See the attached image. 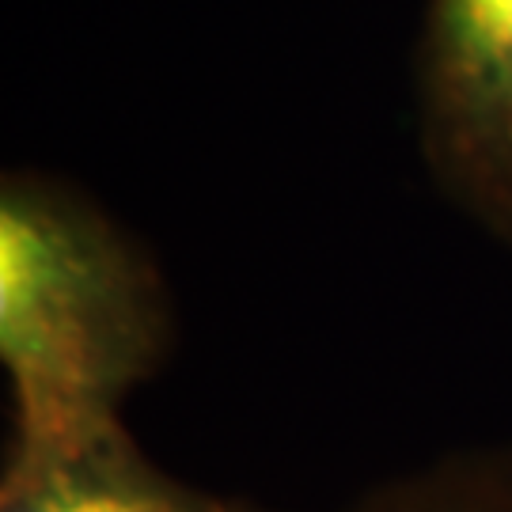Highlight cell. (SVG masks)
Masks as SVG:
<instances>
[{"mask_svg": "<svg viewBox=\"0 0 512 512\" xmlns=\"http://www.w3.org/2000/svg\"><path fill=\"white\" fill-rule=\"evenodd\" d=\"M171 293L145 247L80 186L0 183V361L8 459H46L126 429L122 406L167 361Z\"/></svg>", "mask_w": 512, "mask_h": 512, "instance_id": "6da1fadb", "label": "cell"}, {"mask_svg": "<svg viewBox=\"0 0 512 512\" xmlns=\"http://www.w3.org/2000/svg\"><path fill=\"white\" fill-rule=\"evenodd\" d=\"M414 122L433 186L512 251V0H425Z\"/></svg>", "mask_w": 512, "mask_h": 512, "instance_id": "7a4b0ae2", "label": "cell"}, {"mask_svg": "<svg viewBox=\"0 0 512 512\" xmlns=\"http://www.w3.org/2000/svg\"><path fill=\"white\" fill-rule=\"evenodd\" d=\"M0 512H255L164 475L126 429L65 456L8 459Z\"/></svg>", "mask_w": 512, "mask_h": 512, "instance_id": "3957f363", "label": "cell"}, {"mask_svg": "<svg viewBox=\"0 0 512 512\" xmlns=\"http://www.w3.org/2000/svg\"><path fill=\"white\" fill-rule=\"evenodd\" d=\"M399 512H512V475H501V467H463L410 490Z\"/></svg>", "mask_w": 512, "mask_h": 512, "instance_id": "277c9868", "label": "cell"}]
</instances>
